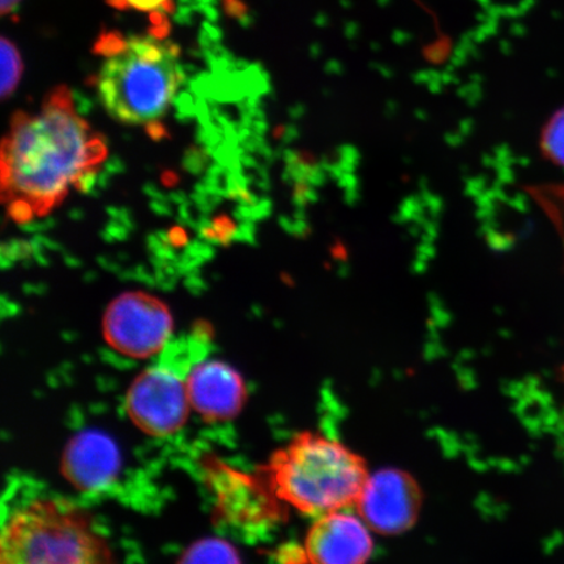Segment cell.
I'll return each mask as SVG.
<instances>
[{
    "label": "cell",
    "mask_w": 564,
    "mask_h": 564,
    "mask_svg": "<svg viewBox=\"0 0 564 564\" xmlns=\"http://www.w3.org/2000/svg\"><path fill=\"white\" fill-rule=\"evenodd\" d=\"M108 156L101 135L75 108L67 87H56L39 111L13 116L0 152V187L17 223L44 217Z\"/></svg>",
    "instance_id": "obj_1"
},
{
    "label": "cell",
    "mask_w": 564,
    "mask_h": 564,
    "mask_svg": "<svg viewBox=\"0 0 564 564\" xmlns=\"http://www.w3.org/2000/svg\"><path fill=\"white\" fill-rule=\"evenodd\" d=\"M0 564H116L87 512L42 491L4 500Z\"/></svg>",
    "instance_id": "obj_2"
},
{
    "label": "cell",
    "mask_w": 564,
    "mask_h": 564,
    "mask_svg": "<svg viewBox=\"0 0 564 564\" xmlns=\"http://www.w3.org/2000/svg\"><path fill=\"white\" fill-rule=\"evenodd\" d=\"M264 475L280 502L315 518L356 506L370 476L361 456L312 432L276 451Z\"/></svg>",
    "instance_id": "obj_3"
},
{
    "label": "cell",
    "mask_w": 564,
    "mask_h": 564,
    "mask_svg": "<svg viewBox=\"0 0 564 564\" xmlns=\"http://www.w3.org/2000/svg\"><path fill=\"white\" fill-rule=\"evenodd\" d=\"M181 83L178 47L159 35H137L109 53L97 89L112 118L135 126L164 116Z\"/></svg>",
    "instance_id": "obj_4"
},
{
    "label": "cell",
    "mask_w": 564,
    "mask_h": 564,
    "mask_svg": "<svg viewBox=\"0 0 564 564\" xmlns=\"http://www.w3.org/2000/svg\"><path fill=\"white\" fill-rule=\"evenodd\" d=\"M104 337L126 357L145 359L164 349L173 334V316L164 302L147 293H126L104 316Z\"/></svg>",
    "instance_id": "obj_5"
},
{
    "label": "cell",
    "mask_w": 564,
    "mask_h": 564,
    "mask_svg": "<svg viewBox=\"0 0 564 564\" xmlns=\"http://www.w3.org/2000/svg\"><path fill=\"white\" fill-rule=\"evenodd\" d=\"M189 408L186 384L167 368H152L140 373L127 392L129 417L141 432L159 438L185 426Z\"/></svg>",
    "instance_id": "obj_6"
},
{
    "label": "cell",
    "mask_w": 564,
    "mask_h": 564,
    "mask_svg": "<svg viewBox=\"0 0 564 564\" xmlns=\"http://www.w3.org/2000/svg\"><path fill=\"white\" fill-rule=\"evenodd\" d=\"M422 492L406 471L382 469L369 476L357 500L359 517L372 531L399 534L417 521Z\"/></svg>",
    "instance_id": "obj_7"
},
{
    "label": "cell",
    "mask_w": 564,
    "mask_h": 564,
    "mask_svg": "<svg viewBox=\"0 0 564 564\" xmlns=\"http://www.w3.org/2000/svg\"><path fill=\"white\" fill-rule=\"evenodd\" d=\"M372 549L361 517L341 510L316 518L306 535L303 556L308 564H366Z\"/></svg>",
    "instance_id": "obj_8"
},
{
    "label": "cell",
    "mask_w": 564,
    "mask_h": 564,
    "mask_svg": "<svg viewBox=\"0 0 564 564\" xmlns=\"http://www.w3.org/2000/svg\"><path fill=\"white\" fill-rule=\"evenodd\" d=\"M189 405L204 420L223 422L235 419L246 400V388L230 366L209 361L195 366L186 382Z\"/></svg>",
    "instance_id": "obj_9"
},
{
    "label": "cell",
    "mask_w": 564,
    "mask_h": 564,
    "mask_svg": "<svg viewBox=\"0 0 564 564\" xmlns=\"http://www.w3.org/2000/svg\"><path fill=\"white\" fill-rule=\"evenodd\" d=\"M121 456L116 443L98 432H84L68 443L63 455L62 470L76 489L100 491L118 476Z\"/></svg>",
    "instance_id": "obj_10"
},
{
    "label": "cell",
    "mask_w": 564,
    "mask_h": 564,
    "mask_svg": "<svg viewBox=\"0 0 564 564\" xmlns=\"http://www.w3.org/2000/svg\"><path fill=\"white\" fill-rule=\"evenodd\" d=\"M180 564H241V560L227 541L207 539L189 546Z\"/></svg>",
    "instance_id": "obj_11"
},
{
    "label": "cell",
    "mask_w": 564,
    "mask_h": 564,
    "mask_svg": "<svg viewBox=\"0 0 564 564\" xmlns=\"http://www.w3.org/2000/svg\"><path fill=\"white\" fill-rule=\"evenodd\" d=\"M0 61H2V95L3 100L12 96L17 90L21 75H23V59L19 48L9 39L2 37L0 40Z\"/></svg>",
    "instance_id": "obj_12"
},
{
    "label": "cell",
    "mask_w": 564,
    "mask_h": 564,
    "mask_svg": "<svg viewBox=\"0 0 564 564\" xmlns=\"http://www.w3.org/2000/svg\"><path fill=\"white\" fill-rule=\"evenodd\" d=\"M542 147L547 158L564 167V109L547 123Z\"/></svg>",
    "instance_id": "obj_13"
},
{
    "label": "cell",
    "mask_w": 564,
    "mask_h": 564,
    "mask_svg": "<svg viewBox=\"0 0 564 564\" xmlns=\"http://www.w3.org/2000/svg\"><path fill=\"white\" fill-rule=\"evenodd\" d=\"M126 7L143 12L159 11L166 7L169 0H121Z\"/></svg>",
    "instance_id": "obj_14"
},
{
    "label": "cell",
    "mask_w": 564,
    "mask_h": 564,
    "mask_svg": "<svg viewBox=\"0 0 564 564\" xmlns=\"http://www.w3.org/2000/svg\"><path fill=\"white\" fill-rule=\"evenodd\" d=\"M21 0H2V4H0V11H2V15H9V13L15 11Z\"/></svg>",
    "instance_id": "obj_15"
}]
</instances>
